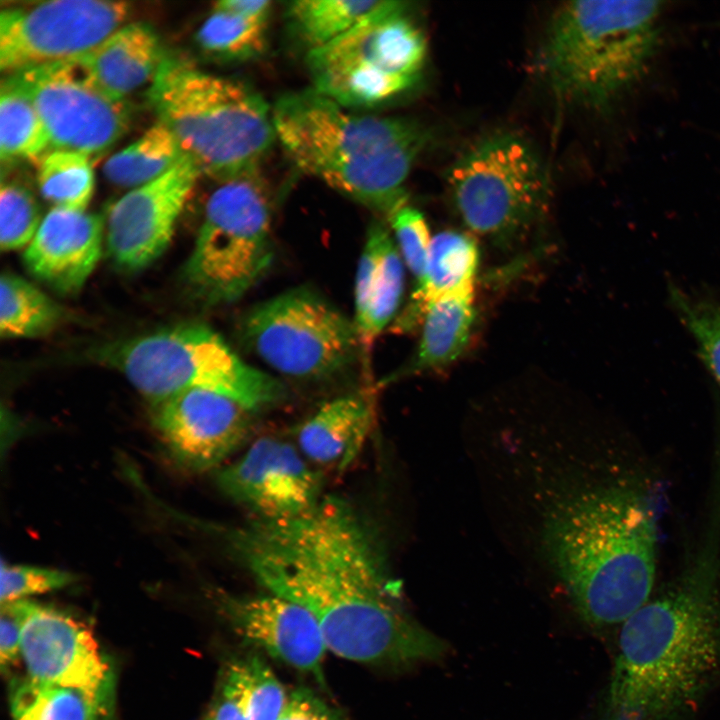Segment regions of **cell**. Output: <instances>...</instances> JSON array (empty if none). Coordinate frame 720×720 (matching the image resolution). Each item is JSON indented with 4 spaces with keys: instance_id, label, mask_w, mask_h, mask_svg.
<instances>
[{
    "instance_id": "obj_1",
    "label": "cell",
    "mask_w": 720,
    "mask_h": 720,
    "mask_svg": "<svg viewBox=\"0 0 720 720\" xmlns=\"http://www.w3.org/2000/svg\"><path fill=\"white\" fill-rule=\"evenodd\" d=\"M227 536L269 593L314 616L335 655L401 666L446 654L447 644L400 607L375 534L343 499L322 497L289 519L256 518Z\"/></svg>"
},
{
    "instance_id": "obj_2",
    "label": "cell",
    "mask_w": 720,
    "mask_h": 720,
    "mask_svg": "<svg viewBox=\"0 0 720 720\" xmlns=\"http://www.w3.org/2000/svg\"><path fill=\"white\" fill-rule=\"evenodd\" d=\"M719 526L657 597L622 623L603 720H678L720 675Z\"/></svg>"
},
{
    "instance_id": "obj_3",
    "label": "cell",
    "mask_w": 720,
    "mask_h": 720,
    "mask_svg": "<svg viewBox=\"0 0 720 720\" xmlns=\"http://www.w3.org/2000/svg\"><path fill=\"white\" fill-rule=\"evenodd\" d=\"M658 528L649 494L631 482L598 486L551 511L545 546L579 616L621 624L650 597Z\"/></svg>"
},
{
    "instance_id": "obj_4",
    "label": "cell",
    "mask_w": 720,
    "mask_h": 720,
    "mask_svg": "<svg viewBox=\"0 0 720 720\" xmlns=\"http://www.w3.org/2000/svg\"><path fill=\"white\" fill-rule=\"evenodd\" d=\"M276 138L292 163L388 218L404 207V183L429 139L413 120L353 113L315 89L275 102Z\"/></svg>"
},
{
    "instance_id": "obj_5",
    "label": "cell",
    "mask_w": 720,
    "mask_h": 720,
    "mask_svg": "<svg viewBox=\"0 0 720 720\" xmlns=\"http://www.w3.org/2000/svg\"><path fill=\"white\" fill-rule=\"evenodd\" d=\"M663 1L564 3L552 16L539 66L570 104L607 110L648 72L661 43Z\"/></svg>"
},
{
    "instance_id": "obj_6",
    "label": "cell",
    "mask_w": 720,
    "mask_h": 720,
    "mask_svg": "<svg viewBox=\"0 0 720 720\" xmlns=\"http://www.w3.org/2000/svg\"><path fill=\"white\" fill-rule=\"evenodd\" d=\"M149 104L201 175L223 182L257 171L276 134L272 109L246 84L166 56Z\"/></svg>"
},
{
    "instance_id": "obj_7",
    "label": "cell",
    "mask_w": 720,
    "mask_h": 720,
    "mask_svg": "<svg viewBox=\"0 0 720 720\" xmlns=\"http://www.w3.org/2000/svg\"><path fill=\"white\" fill-rule=\"evenodd\" d=\"M95 359L122 373L152 404L198 389L226 396L253 412L283 395L278 380L244 362L219 334L201 324L104 345Z\"/></svg>"
},
{
    "instance_id": "obj_8",
    "label": "cell",
    "mask_w": 720,
    "mask_h": 720,
    "mask_svg": "<svg viewBox=\"0 0 720 720\" xmlns=\"http://www.w3.org/2000/svg\"><path fill=\"white\" fill-rule=\"evenodd\" d=\"M407 6L382 1L348 32L309 51L306 63L313 89L352 108L382 104L412 87L427 46Z\"/></svg>"
},
{
    "instance_id": "obj_9",
    "label": "cell",
    "mask_w": 720,
    "mask_h": 720,
    "mask_svg": "<svg viewBox=\"0 0 720 720\" xmlns=\"http://www.w3.org/2000/svg\"><path fill=\"white\" fill-rule=\"evenodd\" d=\"M207 200L184 277L208 304L245 295L271 265V202L258 170L219 182Z\"/></svg>"
},
{
    "instance_id": "obj_10",
    "label": "cell",
    "mask_w": 720,
    "mask_h": 720,
    "mask_svg": "<svg viewBox=\"0 0 720 720\" xmlns=\"http://www.w3.org/2000/svg\"><path fill=\"white\" fill-rule=\"evenodd\" d=\"M448 183L453 204L473 232L509 240L543 212L548 184L544 167L521 138L489 137L452 166Z\"/></svg>"
},
{
    "instance_id": "obj_11",
    "label": "cell",
    "mask_w": 720,
    "mask_h": 720,
    "mask_svg": "<svg viewBox=\"0 0 720 720\" xmlns=\"http://www.w3.org/2000/svg\"><path fill=\"white\" fill-rule=\"evenodd\" d=\"M241 331L262 361L298 379L338 373L352 362L360 345L354 320L304 288L254 306L245 315Z\"/></svg>"
},
{
    "instance_id": "obj_12",
    "label": "cell",
    "mask_w": 720,
    "mask_h": 720,
    "mask_svg": "<svg viewBox=\"0 0 720 720\" xmlns=\"http://www.w3.org/2000/svg\"><path fill=\"white\" fill-rule=\"evenodd\" d=\"M34 104L48 131L51 150L98 155L127 131L132 110L89 76L76 58L5 78Z\"/></svg>"
},
{
    "instance_id": "obj_13",
    "label": "cell",
    "mask_w": 720,
    "mask_h": 720,
    "mask_svg": "<svg viewBox=\"0 0 720 720\" xmlns=\"http://www.w3.org/2000/svg\"><path fill=\"white\" fill-rule=\"evenodd\" d=\"M131 3L53 0L0 13V70L21 71L74 59L124 26Z\"/></svg>"
},
{
    "instance_id": "obj_14",
    "label": "cell",
    "mask_w": 720,
    "mask_h": 720,
    "mask_svg": "<svg viewBox=\"0 0 720 720\" xmlns=\"http://www.w3.org/2000/svg\"><path fill=\"white\" fill-rule=\"evenodd\" d=\"M200 175L185 157L160 178L131 189L112 204L106 245L119 268L141 270L163 254Z\"/></svg>"
},
{
    "instance_id": "obj_15",
    "label": "cell",
    "mask_w": 720,
    "mask_h": 720,
    "mask_svg": "<svg viewBox=\"0 0 720 720\" xmlns=\"http://www.w3.org/2000/svg\"><path fill=\"white\" fill-rule=\"evenodd\" d=\"M297 447L261 437L216 476L220 490L257 519L299 516L320 500L321 478Z\"/></svg>"
},
{
    "instance_id": "obj_16",
    "label": "cell",
    "mask_w": 720,
    "mask_h": 720,
    "mask_svg": "<svg viewBox=\"0 0 720 720\" xmlns=\"http://www.w3.org/2000/svg\"><path fill=\"white\" fill-rule=\"evenodd\" d=\"M152 405L154 426L169 454L193 472L221 464L249 432L252 411L214 392L186 390Z\"/></svg>"
},
{
    "instance_id": "obj_17",
    "label": "cell",
    "mask_w": 720,
    "mask_h": 720,
    "mask_svg": "<svg viewBox=\"0 0 720 720\" xmlns=\"http://www.w3.org/2000/svg\"><path fill=\"white\" fill-rule=\"evenodd\" d=\"M20 657L28 678L39 683L92 691L115 686L92 632L57 608L26 601Z\"/></svg>"
},
{
    "instance_id": "obj_18",
    "label": "cell",
    "mask_w": 720,
    "mask_h": 720,
    "mask_svg": "<svg viewBox=\"0 0 720 720\" xmlns=\"http://www.w3.org/2000/svg\"><path fill=\"white\" fill-rule=\"evenodd\" d=\"M222 607L247 642L323 683L322 664L328 649L307 609L273 593L223 597Z\"/></svg>"
},
{
    "instance_id": "obj_19",
    "label": "cell",
    "mask_w": 720,
    "mask_h": 720,
    "mask_svg": "<svg viewBox=\"0 0 720 720\" xmlns=\"http://www.w3.org/2000/svg\"><path fill=\"white\" fill-rule=\"evenodd\" d=\"M104 226L97 214L53 207L25 249L27 269L59 293L78 292L101 258Z\"/></svg>"
},
{
    "instance_id": "obj_20",
    "label": "cell",
    "mask_w": 720,
    "mask_h": 720,
    "mask_svg": "<svg viewBox=\"0 0 720 720\" xmlns=\"http://www.w3.org/2000/svg\"><path fill=\"white\" fill-rule=\"evenodd\" d=\"M165 57L154 29L133 22L76 59L102 90L126 100L137 89L152 83Z\"/></svg>"
},
{
    "instance_id": "obj_21",
    "label": "cell",
    "mask_w": 720,
    "mask_h": 720,
    "mask_svg": "<svg viewBox=\"0 0 720 720\" xmlns=\"http://www.w3.org/2000/svg\"><path fill=\"white\" fill-rule=\"evenodd\" d=\"M373 422L364 397L349 394L324 403L300 427L297 448L322 466L344 468L359 452Z\"/></svg>"
},
{
    "instance_id": "obj_22",
    "label": "cell",
    "mask_w": 720,
    "mask_h": 720,
    "mask_svg": "<svg viewBox=\"0 0 720 720\" xmlns=\"http://www.w3.org/2000/svg\"><path fill=\"white\" fill-rule=\"evenodd\" d=\"M478 263L479 250L472 236L458 231L436 234L431 240L424 278L415 286L395 328L409 330L421 323L427 305L440 296L474 289Z\"/></svg>"
},
{
    "instance_id": "obj_23",
    "label": "cell",
    "mask_w": 720,
    "mask_h": 720,
    "mask_svg": "<svg viewBox=\"0 0 720 720\" xmlns=\"http://www.w3.org/2000/svg\"><path fill=\"white\" fill-rule=\"evenodd\" d=\"M475 318L474 289L432 300L422 319V334L407 371L444 368L464 351Z\"/></svg>"
},
{
    "instance_id": "obj_24",
    "label": "cell",
    "mask_w": 720,
    "mask_h": 720,
    "mask_svg": "<svg viewBox=\"0 0 720 720\" xmlns=\"http://www.w3.org/2000/svg\"><path fill=\"white\" fill-rule=\"evenodd\" d=\"M115 686L92 691L43 684L28 677L17 683L10 702L13 720H112Z\"/></svg>"
},
{
    "instance_id": "obj_25",
    "label": "cell",
    "mask_w": 720,
    "mask_h": 720,
    "mask_svg": "<svg viewBox=\"0 0 720 720\" xmlns=\"http://www.w3.org/2000/svg\"><path fill=\"white\" fill-rule=\"evenodd\" d=\"M185 157L173 133L158 121L109 157L103 174L113 185L131 190L160 178Z\"/></svg>"
},
{
    "instance_id": "obj_26",
    "label": "cell",
    "mask_w": 720,
    "mask_h": 720,
    "mask_svg": "<svg viewBox=\"0 0 720 720\" xmlns=\"http://www.w3.org/2000/svg\"><path fill=\"white\" fill-rule=\"evenodd\" d=\"M64 310L28 280L12 272L0 279V334L3 338H32L54 330Z\"/></svg>"
},
{
    "instance_id": "obj_27",
    "label": "cell",
    "mask_w": 720,
    "mask_h": 720,
    "mask_svg": "<svg viewBox=\"0 0 720 720\" xmlns=\"http://www.w3.org/2000/svg\"><path fill=\"white\" fill-rule=\"evenodd\" d=\"M51 150L48 131L31 100L6 79L0 92V158L38 161Z\"/></svg>"
},
{
    "instance_id": "obj_28",
    "label": "cell",
    "mask_w": 720,
    "mask_h": 720,
    "mask_svg": "<svg viewBox=\"0 0 720 720\" xmlns=\"http://www.w3.org/2000/svg\"><path fill=\"white\" fill-rule=\"evenodd\" d=\"M379 0H300L287 5L291 27L308 52L333 42L375 10Z\"/></svg>"
},
{
    "instance_id": "obj_29",
    "label": "cell",
    "mask_w": 720,
    "mask_h": 720,
    "mask_svg": "<svg viewBox=\"0 0 720 720\" xmlns=\"http://www.w3.org/2000/svg\"><path fill=\"white\" fill-rule=\"evenodd\" d=\"M267 23L213 6L196 32L195 41L209 57L222 61H245L264 51Z\"/></svg>"
},
{
    "instance_id": "obj_30",
    "label": "cell",
    "mask_w": 720,
    "mask_h": 720,
    "mask_svg": "<svg viewBox=\"0 0 720 720\" xmlns=\"http://www.w3.org/2000/svg\"><path fill=\"white\" fill-rule=\"evenodd\" d=\"M223 693L237 703L247 720H278L288 699L279 679L258 656L230 666Z\"/></svg>"
},
{
    "instance_id": "obj_31",
    "label": "cell",
    "mask_w": 720,
    "mask_h": 720,
    "mask_svg": "<svg viewBox=\"0 0 720 720\" xmlns=\"http://www.w3.org/2000/svg\"><path fill=\"white\" fill-rule=\"evenodd\" d=\"M37 184L42 197L54 207L85 211L94 191L89 156L50 150L37 163Z\"/></svg>"
},
{
    "instance_id": "obj_32",
    "label": "cell",
    "mask_w": 720,
    "mask_h": 720,
    "mask_svg": "<svg viewBox=\"0 0 720 720\" xmlns=\"http://www.w3.org/2000/svg\"><path fill=\"white\" fill-rule=\"evenodd\" d=\"M669 297L700 358L720 385V297L674 284L669 287Z\"/></svg>"
},
{
    "instance_id": "obj_33",
    "label": "cell",
    "mask_w": 720,
    "mask_h": 720,
    "mask_svg": "<svg viewBox=\"0 0 720 720\" xmlns=\"http://www.w3.org/2000/svg\"><path fill=\"white\" fill-rule=\"evenodd\" d=\"M403 260L392 236L364 314L354 321L360 345L368 349L396 315L404 290Z\"/></svg>"
},
{
    "instance_id": "obj_34",
    "label": "cell",
    "mask_w": 720,
    "mask_h": 720,
    "mask_svg": "<svg viewBox=\"0 0 720 720\" xmlns=\"http://www.w3.org/2000/svg\"><path fill=\"white\" fill-rule=\"evenodd\" d=\"M39 203L28 187L15 181L1 183L0 247L10 252L27 247L41 223Z\"/></svg>"
},
{
    "instance_id": "obj_35",
    "label": "cell",
    "mask_w": 720,
    "mask_h": 720,
    "mask_svg": "<svg viewBox=\"0 0 720 720\" xmlns=\"http://www.w3.org/2000/svg\"><path fill=\"white\" fill-rule=\"evenodd\" d=\"M389 221L401 258L417 286L425 275L432 240L425 218L417 209L405 205L391 215Z\"/></svg>"
},
{
    "instance_id": "obj_36",
    "label": "cell",
    "mask_w": 720,
    "mask_h": 720,
    "mask_svg": "<svg viewBox=\"0 0 720 720\" xmlns=\"http://www.w3.org/2000/svg\"><path fill=\"white\" fill-rule=\"evenodd\" d=\"M74 581L75 575L67 571L2 563L1 604L24 600L30 595L61 589Z\"/></svg>"
},
{
    "instance_id": "obj_37",
    "label": "cell",
    "mask_w": 720,
    "mask_h": 720,
    "mask_svg": "<svg viewBox=\"0 0 720 720\" xmlns=\"http://www.w3.org/2000/svg\"><path fill=\"white\" fill-rule=\"evenodd\" d=\"M26 601L1 604L0 663L9 666L20 657Z\"/></svg>"
},
{
    "instance_id": "obj_38",
    "label": "cell",
    "mask_w": 720,
    "mask_h": 720,
    "mask_svg": "<svg viewBox=\"0 0 720 720\" xmlns=\"http://www.w3.org/2000/svg\"><path fill=\"white\" fill-rule=\"evenodd\" d=\"M278 720H344L341 715L308 689L293 691Z\"/></svg>"
},
{
    "instance_id": "obj_39",
    "label": "cell",
    "mask_w": 720,
    "mask_h": 720,
    "mask_svg": "<svg viewBox=\"0 0 720 720\" xmlns=\"http://www.w3.org/2000/svg\"><path fill=\"white\" fill-rule=\"evenodd\" d=\"M214 6L266 22L272 10V2L268 0H224Z\"/></svg>"
},
{
    "instance_id": "obj_40",
    "label": "cell",
    "mask_w": 720,
    "mask_h": 720,
    "mask_svg": "<svg viewBox=\"0 0 720 720\" xmlns=\"http://www.w3.org/2000/svg\"><path fill=\"white\" fill-rule=\"evenodd\" d=\"M207 720H247L237 703L225 693L218 700Z\"/></svg>"
}]
</instances>
